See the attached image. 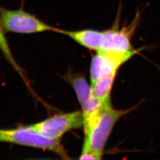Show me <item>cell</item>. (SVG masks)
<instances>
[{"instance_id": "6da1fadb", "label": "cell", "mask_w": 160, "mask_h": 160, "mask_svg": "<svg viewBox=\"0 0 160 160\" xmlns=\"http://www.w3.org/2000/svg\"><path fill=\"white\" fill-rule=\"evenodd\" d=\"M0 142L51 151L63 159L69 158L60 139L46 137L31 125L11 129H0Z\"/></svg>"}, {"instance_id": "7a4b0ae2", "label": "cell", "mask_w": 160, "mask_h": 160, "mask_svg": "<svg viewBox=\"0 0 160 160\" xmlns=\"http://www.w3.org/2000/svg\"><path fill=\"white\" fill-rule=\"evenodd\" d=\"M121 8L120 7L118 10L113 27L103 31L102 42L98 52L131 58L138 52L132 45L131 38L139 25L141 18L140 12H137L129 24L120 27Z\"/></svg>"}, {"instance_id": "3957f363", "label": "cell", "mask_w": 160, "mask_h": 160, "mask_svg": "<svg viewBox=\"0 0 160 160\" xmlns=\"http://www.w3.org/2000/svg\"><path fill=\"white\" fill-rule=\"evenodd\" d=\"M129 110L112 108L111 102L104 104L103 108L88 130L84 132V142L102 158L104 149L115 124Z\"/></svg>"}, {"instance_id": "277c9868", "label": "cell", "mask_w": 160, "mask_h": 160, "mask_svg": "<svg viewBox=\"0 0 160 160\" xmlns=\"http://www.w3.org/2000/svg\"><path fill=\"white\" fill-rule=\"evenodd\" d=\"M0 20L6 32L18 34H34L45 32H57L38 17L20 8L7 10L0 7Z\"/></svg>"}, {"instance_id": "5b68a950", "label": "cell", "mask_w": 160, "mask_h": 160, "mask_svg": "<svg viewBox=\"0 0 160 160\" xmlns=\"http://www.w3.org/2000/svg\"><path fill=\"white\" fill-rule=\"evenodd\" d=\"M82 111L59 114L47 118L31 126L46 137L60 139L65 133L83 126Z\"/></svg>"}, {"instance_id": "8992f818", "label": "cell", "mask_w": 160, "mask_h": 160, "mask_svg": "<svg viewBox=\"0 0 160 160\" xmlns=\"http://www.w3.org/2000/svg\"><path fill=\"white\" fill-rule=\"evenodd\" d=\"M120 66L110 59H106L98 71L91 83L93 96L103 104L110 102V94L118 69Z\"/></svg>"}, {"instance_id": "52a82bcc", "label": "cell", "mask_w": 160, "mask_h": 160, "mask_svg": "<svg viewBox=\"0 0 160 160\" xmlns=\"http://www.w3.org/2000/svg\"><path fill=\"white\" fill-rule=\"evenodd\" d=\"M57 33L67 36L80 45L97 52L100 50L103 38V31L93 29L71 31L58 29Z\"/></svg>"}, {"instance_id": "ba28073f", "label": "cell", "mask_w": 160, "mask_h": 160, "mask_svg": "<svg viewBox=\"0 0 160 160\" xmlns=\"http://www.w3.org/2000/svg\"><path fill=\"white\" fill-rule=\"evenodd\" d=\"M66 80L74 89L81 108L86 106L94 98L92 94L91 86L84 78L79 75H68Z\"/></svg>"}, {"instance_id": "9c48e42d", "label": "cell", "mask_w": 160, "mask_h": 160, "mask_svg": "<svg viewBox=\"0 0 160 160\" xmlns=\"http://www.w3.org/2000/svg\"><path fill=\"white\" fill-rule=\"evenodd\" d=\"M5 33L6 32L2 27V23L0 20V51L3 54L7 61L10 64L12 68L17 72L25 82L28 83V80L24 74V71L23 68L19 65V64L17 63V61L14 57L9 45L8 42L6 38Z\"/></svg>"}, {"instance_id": "30bf717a", "label": "cell", "mask_w": 160, "mask_h": 160, "mask_svg": "<svg viewBox=\"0 0 160 160\" xmlns=\"http://www.w3.org/2000/svg\"><path fill=\"white\" fill-rule=\"evenodd\" d=\"M80 160H101L100 157L91 148L88 143L84 142L82 150L80 155Z\"/></svg>"}]
</instances>
